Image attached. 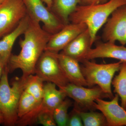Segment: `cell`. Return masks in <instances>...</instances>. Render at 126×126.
Returning a JSON list of instances; mask_svg holds the SVG:
<instances>
[{
	"mask_svg": "<svg viewBox=\"0 0 126 126\" xmlns=\"http://www.w3.org/2000/svg\"><path fill=\"white\" fill-rule=\"evenodd\" d=\"M56 84L51 82H47L44 85V94L42 105L45 110L53 113L56 107L67 97L62 90L56 88Z\"/></svg>",
	"mask_w": 126,
	"mask_h": 126,
	"instance_id": "obj_16",
	"label": "cell"
},
{
	"mask_svg": "<svg viewBox=\"0 0 126 126\" xmlns=\"http://www.w3.org/2000/svg\"><path fill=\"white\" fill-rule=\"evenodd\" d=\"M119 96L115 94L111 101L96 99L94 108L101 111L106 118L107 126H126V110L119 103Z\"/></svg>",
	"mask_w": 126,
	"mask_h": 126,
	"instance_id": "obj_11",
	"label": "cell"
},
{
	"mask_svg": "<svg viewBox=\"0 0 126 126\" xmlns=\"http://www.w3.org/2000/svg\"><path fill=\"white\" fill-rule=\"evenodd\" d=\"M29 22V17L27 15L14 30L3 36L0 40V56L5 67L7 66L15 42L19 36L24 33Z\"/></svg>",
	"mask_w": 126,
	"mask_h": 126,
	"instance_id": "obj_15",
	"label": "cell"
},
{
	"mask_svg": "<svg viewBox=\"0 0 126 126\" xmlns=\"http://www.w3.org/2000/svg\"><path fill=\"white\" fill-rule=\"evenodd\" d=\"M81 117L83 126H107L106 118L102 113L91 111L89 112L81 111L75 106Z\"/></svg>",
	"mask_w": 126,
	"mask_h": 126,
	"instance_id": "obj_21",
	"label": "cell"
},
{
	"mask_svg": "<svg viewBox=\"0 0 126 126\" xmlns=\"http://www.w3.org/2000/svg\"><path fill=\"white\" fill-rule=\"evenodd\" d=\"M126 5V0H109L103 4L79 5L69 16V23L86 24L93 44L98 32L105 24L113 12Z\"/></svg>",
	"mask_w": 126,
	"mask_h": 126,
	"instance_id": "obj_2",
	"label": "cell"
},
{
	"mask_svg": "<svg viewBox=\"0 0 126 126\" xmlns=\"http://www.w3.org/2000/svg\"><path fill=\"white\" fill-rule=\"evenodd\" d=\"M35 74L44 82H51L59 88L70 83L62 70L55 53L48 51H45L39 59Z\"/></svg>",
	"mask_w": 126,
	"mask_h": 126,
	"instance_id": "obj_5",
	"label": "cell"
},
{
	"mask_svg": "<svg viewBox=\"0 0 126 126\" xmlns=\"http://www.w3.org/2000/svg\"><path fill=\"white\" fill-rule=\"evenodd\" d=\"M87 29L84 24L69 23L58 32L52 35L45 51L58 53L79 34Z\"/></svg>",
	"mask_w": 126,
	"mask_h": 126,
	"instance_id": "obj_10",
	"label": "cell"
},
{
	"mask_svg": "<svg viewBox=\"0 0 126 126\" xmlns=\"http://www.w3.org/2000/svg\"><path fill=\"white\" fill-rule=\"evenodd\" d=\"M36 123L44 126H56L54 118L53 112L45 110L41 111L38 115Z\"/></svg>",
	"mask_w": 126,
	"mask_h": 126,
	"instance_id": "obj_23",
	"label": "cell"
},
{
	"mask_svg": "<svg viewBox=\"0 0 126 126\" xmlns=\"http://www.w3.org/2000/svg\"><path fill=\"white\" fill-rule=\"evenodd\" d=\"M81 63V70L88 87L91 88L97 85L109 97L112 99L114 96L111 90L112 82L115 74L119 71L122 62L98 64L85 59Z\"/></svg>",
	"mask_w": 126,
	"mask_h": 126,
	"instance_id": "obj_4",
	"label": "cell"
},
{
	"mask_svg": "<svg viewBox=\"0 0 126 126\" xmlns=\"http://www.w3.org/2000/svg\"><path fill=\"white\" fill-rule=\"evenodd\" d=\"M4 116L1 112H0V124H4Z\"/></svg>",
	"mask_w": 126,
	"mask_h": 126,
	"instance_id": "obj_28",
	"label": "cell"
},
{
	"mask_svg": "<svg viewBox=\"0 0 126 126\" xmlns=\"http://www.w3.org/2000/svg\"><path fill=\"white\" fill-rule=\"evenodd\" d=\"M62 70L70 83L88 87L78 60L61 53H55Z\"/></svg>",
	"mask_w": 126,
	"mask_h": 126,
	"instance_id": "obj_14",
	"label": "cell"
},
{
	"mask_svg": "<svg viewBox=\"0 0 126 126\" xmlns=\"http://www.w3.org/2000/svg\"><path fill=\"white\" fill-rule=\"evenodd\" d=\"M23 0H5L0 5V37L9 33L27 15Z\"/></svg>",
	"mask_w": 126,
	"mask_h": 126,
	"instance_id": "obj_7",
	"label": "cell"
},
{
	"mask_svg": "<svg viewBox=\"0 0 126 126\" xmlns=\"http://www.w3.org/2000/svg\"><path fill=\"white\" fill-rule=\"evenodd\" d=\"M99 58L115 59L126 62V47L110 42L99 43L95 48L89 50L85 59L90 60Z\"/></svg>",
	"mask_w": 126,
	"mask_h": 126,
	"instance_id": "obj_13",
	"label": "cell"
},
{
	"mask_svg": "<svg viewBox=\"0 0 126 126\" xmlns=\"http://www.w3.org/2000/svg\"><path fill=\"white\" fill-rule=\"evenodd\" d=\"M80 4V0H52L50 10L65 25L70 23L69 16Z\"/></svg>",
	"mask_w": 126,
	"mask_h": 126,
	"instance_id": "obj_17",
	"label": "cell"
},
{
	"mask_svg": "<svg viewBox=\"0 0 126 126\" xmlns=\"http://www.w3.org/2000/svg\"><path fill=\"white\" fill-rule=\"evenodd\" d=\"M42 102L36 100L31 94L24 91L21 96L18 108V118L31 112L40 106Z\"/></svg>",
	"mask_w": 126,
	"mask_h": 126,
	"instance_id": "obj_20",
	"label": "cell"
},
{
	"mask_svg": "<svg viewBox=\"0 0 126 126\" xmlns=\"http://www.w3.org/2000/svg\"><path fill=\"white\" fill-rule=\"evenodd\" d=\"M7 66L5 67L0 81V106L4 116L5 126L16 125L18 108L21 96L24 91L25 78L16 77L9 84Z\"/></svg>",
	"mask_w": 126,
	"mask_h": 126,
	"instance_id": "obj_3",
	"label": "cell"
},
{
	"mask_svg": "<svg viewBox=\"0 0 126 126\" xmlns=\"http://www.w3.org/2000/svg\"><path fill=\"white\" fill-rule=\"evenodd\" d=\"M5 67L4 63H3L2 59H1V57L0 56V81L3 70H4Z\"/></svg>",
	"mask_w": 126,
	"mask_h": 126,
	"instance_id": "obj_26",
	"label": "cell"
},
{
	"mask_svg": "<svg viewBox=\"0 0 126 126\" xmlns=\"http://www.w3.org/2000/svg\"><path fill=\"white\" fill-rule=\"evenodd\" d=\"M5 0H0V5L1 4L4 2Z\"/></svg>",
	"mask_w": 126,
	"mask_h": 126,
	"instance_id": "obj_29",
	"label": "cell"
},
{
	"mask_svg": "<svg viewBox=\"0 0 126 126\" xmlns=\"http://www.w3.org/2000/svg\"><path fill=\"white\" fill-rule=\"evenodd\" d=\"M42 1L46 5L47 8L50 10L52 5V0H42Z\"/></svg>",
	"mask_w": 126,
	"mask_h": 126,
	"instance_id": "obj_27",
	"label": "cell"
},
{
	"mask_svg": "<svg viewBox=\"0 0 126 126\" xmlns=\"http://www.w3.org/2000/svg\"><path fill=\"white\" fill-rule=\"evenodd\" d=\"M23 34L24 38L19 42L20 52L18 54L11 55L7 66L9 73L20 69L22 77L26 78L34 74L37 62L52 35L41 26L40 23L30 18L29 25Z\"/></svg>",
	"mask_w": 126,
	"mask_h": 126,
	"instance_id": "obj_1",
	"label": "cell"
},
{
	"mask_svg": "<svg viewBox=\"0 0 126 126\" xmlns=\"http://www.w3.org/2000/svg\"><path fill=\"white\" fill-rule=\"evenodd\" d=\"M24 91L31 94L40 102H42L44 94V82L37 75L31 74L25 78Z\"/></svg>",
	"mask_w": 126,
	"mask_h": 126,
	"instance_id": "obj_18",
	"label": "cell"
},
{
	"mask_svg": "<svg viewBox=\"0 0 126 126\" xmlns=\"http://www.w3.org/2000/svg\"><path fill=\"white\" fill-rule=\"evenodd\" d=\"M107 0H80L81 5H89L99 4Z\"/></svg>",
	"mask_w": 126,
	"mask_h": 126,
	"instance_id": "obj_25",
	"label": "cell"
},
{
	"mask_svg": "<svg viewBox=\"0 0 126 126\" xmlns=\"http://www.w3.org/2000/svg\"><path fill=\"white\" fill-rule=\"evenodd\" d=\"M72 104L70 100L65 98L55 108L53 115L56 125L59 126H67L69 117L68 110Z\"/></svg>",
	"mask_w": 126,
	"mask_h": 126,
	"instance_id": "obj_22",
	"label": "cell"
},
{
	"mask_svg": "<svg viewBox=\"0 0 126 126\" xmlns=\"http://www.w3.org/2000/svg\"><path fill=\"white\" fill-rule=\"evenodd\" d=\"M93 45L90 32L87 29L72 41L60 53L81 63L85 60Z\"/></svg>",
	"mask_w": 126,
	"mask_h": 126,
	"instance_id": "obj_12",
	"label": "cell"
},
{
	"mask_svg": "<svg viewBox=\"0 0 126 126\" xmlns=\"http://www.w3.org/2000/svg\"><path fill=\"white\" fill-rule=\"evenodd\" d=\"M73 111L70 116H69L67 126H83L82 119L76 107H75Z\"/></svg>",
	"mask_w": 126,
	"mask_h": 126,
	"instance_id": "obj_24",
	"label": "cell"
},
{
	"mask_svg": "<svg viewBox=\"0 0 126 126\" xmlns=\"http://www.w3.org/2000/svg\"><path fill=\"white\" fill-rule=\"evenodd\" d=\"M31 19L43 24V28L50 34L58 32L65 25L44 4L42 0H23Z\"/></svg>",
	"mask_w": 126,
	"mask_h": 126,
	"instance_id": "obj_6",
	"label": "cell"
},
{
	"mask_svg": "<svg viewBox=\"0 0 126 126\" xmlns=\"http://www.w3.org/2000/svg\"><path fill=\"white\" fill-rule=\"evenodd\" d=\"M0 112H1V109L0 106Z\"/></svg>",
	"mask_w": 126,
	"mask_h": 126,
	"instance_id": "obj_30",
	"label": "cell"
},
{
	"mask_svg": "<svg viewBox=\"0 0 126 126\" xmlns=\"http://www.w3.org/2000/svg\"><path fill=\"white\" fill-rule=\"evenodd\" d=\"M118 75L112 79L113 92L121 98V106L126 110V62H122Z\"/></svg>",
	"mask_w": 126,
	"mask_h": 126,
	"instance_id": "obj_19",
	"label": "cell"
},
{
	"mask_svg": "<svg viewBox=\"0 0 126 126\" xmlns=\"http://www.w3.org/2000/svg\"><path fill=\"white\" fill-rule=\"evenodd\" d=\"M72 83L59 88L67 96L73 99L78 107L89 110H94L95 101L97 98L109 97L98 86L87 88Z\"/></svg>",
	"mask_w": 126,
	"mask_h": 126,
	"instance_id": "obj_8",
	"label": "cell"
},
{
	"mask_svg": "<svg viewBox=\"0 0 126 126\" xmlns=\"http://www.w3.org/2000/svg\"><path fill=\"white\" fill-rule=\"evenodd\" d=\"M105 23L102 37L104 42L115 43L118 41L126 45V5L113 12Z\"/></svg>",
	"mask_w": 126,
	"mask_h": 126,
	"instance_id": "obj_9",
	"label": "cell"
}]
</instances>
